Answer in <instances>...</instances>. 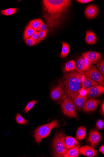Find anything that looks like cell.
<instances>
[{"label":"cell","mask_w":104,"mask_h":157,"mask_svg":"<svg viewBox=\"0 0 104 157\" xmlns=\"http://www.w3.org/2000/svg\"><path fill=\"white\" fill-rule=\"evenodd\" d=\"M99 12L97 6L94 5H91L87 7L84 11V13L87 18L91 19L96 17Z\"/></svg>","instance_id":"4fadbf2b"},{"label":"cell","mask_w":104,"mask_h":157,"mask_svg":"<svg viewBox=\"0 0 104 157\" xmlns=\"http://www.w3.org/2000/svg\"><path fill=\"white\" fill-rule=\"evenodd\" d=\"M86 132L85 127L83 126L80 127L77 130L76 138L78 140L84 139Z\"/></svg>","instance_id":"44dd1931"},{"label":"cell","mask_w":104,"mask_h":157,"mask_svg":"<svg viewBox=\"0 0 104 157\" xmlns=\"http://www.w3.org/2000/svg\"><path fill=\"white\" fill-rule=\"evenodd\" d=\"M17 11L16 8H10L7 9L2 10L1 13L2 15L5 16H9L15 13Z\"/></svg>","instance_id":"d4e9b609"},{"label":"cell","mask_w":104,"mask_h":157,"mask_svg":"<svg viewBox=\"0 0 104 157\" xmlns=\"http://www.w3.org/2000/svg\"><path fill=\"white\" fill-rule=\"evenodd\" d=\"M98 84V83L97 82L86 76L82 82V88L85 90L87 92L94 86Z\"/></svg>","instance_id":"e0dca14e"},{"label":"cell","mask_w":104,"mask_h":157,"mask_svg":"<svg viewBox=\"0 0 104 157\" xmlns=\"http://www.w3.org/2000/svg\"><path fill=\"white\" fill-rule=\"evenodd\" d=\"M85 40L88 44L94 45L97 41V37L95 34L91 31H87L86 32Z\"/></svg>","instance_id":"d6986e66"},{"label":"cell","mask_w":104,"mask_h":157,"mask_svg":"<svg viewBox=\"0 0 104 157\" xmlns=\"http://www.w3.org/2000/svg\"><path fill=\"white\" fill-rule=\"evenodd\" d=\"M99 151L102 153L103 155L104 154V146H102L99 149Z\"/></svg>","instance_id":"e575fe53"},{"label":"cell","mask_w":104,"mask_h":157,"mask_svg":"<svg viewBox=\"0 0 104 157\" xmlns=\"http://www.w3.org/2000/svg\"><path fill=\"white\" fill-rule=\"evenodd\" d=\"M38 102L36 100H34L29 102L25 108L24 111L26 113H28L30 110L32 109L36 104Z\"/></svg>","instance_id":"4316f807"},{"label":"cell","mask_w":104,"mask_h":157,"mask_svg":"<svg viewBox=\"0 0 104 157\" xmlns=\"http://www.w3.org/2000/svg\"><path fill=\"white\" fill-rule=\"evenodd\" d=\"M58 127V122L56 120H53L50 123L39 127L35 130L34 133L36 142L38 144H40L43 138L48 136L53 128H57Z\"/></svg>","instance_id":"3957f363"},{"label":"cell","mask_w":104,"mask_h":157,"mask_svg":"<svg viewBox=\"0 0 104 157\" xmlns=\"http://www.w3.org/2000/svg\"><path fill=\"white\" fill-rule=\"evenodd\" d=\"M101 138L100 133L98 131L93 130L89 135L87 141L90 143L93 147H96L99 143Z\"/></svg>","instance_id":"30bf717a"},{"label":"cell","mask_w":104,"mask_h":157,"mask_svg":"<svg viewBox=\"0 0 104 157\" xmlns=\"http://www.w3.org/2000/svg\"><path fill=\"white\" fill-rule=\"evenodd\" d=\"M77 1L81 4H86L91 2L93 1L92 0H78Z\"/></svg>","instance_id":"836d02e7"},{"label":"cell","mask_w":104,"mask_h":157,"mask_svg":"<svg viewBox=\"0 0 104 157\" xmlns=\"http://www.w3.org/2000/svg\"><path fill=\"white\" fill-rule=\"evenodd\" d=\"M42 21L40 19L33 20L30 22L28 26L31 27L36 31H39L40 27Z\"/></svg>","instance_id":"ffe728a7"},{"label":"cell","mask_w":104,"mask_h":157,"mask_svg":"<svg viewBox=\"0 0 104 157\" xmlns=\"http://www.w3.org/2000/svg\"><path fill=\"white\" fill-rule=\"evenodd\" d=\"M38 33V38L37 43L39 44L40 43L45 37L47 33L41 31H39Z\"/></svg>","instance_id":"f1b7e54d"},{"label":"cell","mask_w":104,"mask_h":157,"mask_svg":"<svg viewBox=\"0 0 104 157\" xmlns=\"http://www.w3.org/2000/svg\"><path fill=\"white\" fill-rule=\"evenodd\" d=\"M65 91L64 87L62 83H59L58 85L52 90L51 97L54 101H58L63 98L64 95Z\"/></svg>","instance_id":"9c48e42d"},{"label":"cell","mask_w":104,"mask_h":157,"mask_svg":"<svg viewBox=\"0 0 104 157\" xmlns=\"http://www.w3.org/2000/svg\"><path fill=\"white\" fill-rule=\"evenodd\" d=\"M61 43L63 44V47L60 56L62 58H64L68 56L70 48L68 44L67 43L64 42H62Z\"/></svg>","instance_id":"7402d4cb"},{"label":"cell","mask_w":104,"mask_h":157,"mask_svg":"<svg viewBox=\"0 0 104 157\" xmlns=\"http://www.w3.org/2000/svg\"><path fill=\"white\" fill-rule=\"evenodd\" d=\"M63 144L65 148L70 149L77 146L78 144V142L75 138L68 136L65 137Z\"/></svg>","instance_id":"9a60e30c"},{"label":"cell","mask_w":104,"mask_h":157,"mask_svg":"<svg viewBox=\"0 0 104 157\" xmlns=\"http://www.w3.org/2000/svg\"><path fill=\"white\" fill-rule=\"evenodd\" d=\"M72 1L43 0V18L51 27L60 26L66 19Z\"/></svg>","instance_id":"6da1fadb"},{"label":"cell","mask_w":104,"mask_h":157,"mask_svg":"<svg viewBox=\"0 0 104 157\" xmlns=\"http://www.w3.org/2000/svg\"><path fill=\"white\" fill-rule=\"evenodd\" d=\"M87 96H82L79 95L76 99L74 104L75 106L79 110L83 109L85 104L88 100Z\"/></svg>","instance_id":"2e32d148"},{"label":"cell","mask_w":104,"mask_h":157,"mask_svg":"<svg viewBox=\"0 0 104 157\" xmlns=\"http://www.w3.org/2000/svg\"><path fill=\"white\" fill-rule=\"evenodd\" d=\"M84 75L100 85H104L103 76L93 64L91 63L90 68L86 71Z\"/></svg>","instance_id":"8992f818"},{"label":"cell","mask_w":104,"mask_h":157,"mask_svg":"<svg viewBox=\"0 0 104 157\" xmlns=\"http://www.w3.org/2000/svg\"><path fill=\"white\" fill-rule=\"evenodd\" d=\"M91 63L81 57L76 63L75 70L78 72L84 75L86 71L90 68Z\"/></svg>","instance_id":"52a82bcc"},{"label":"cell","mask_w":104,"mask_h":157,"mask_svg":"<svg viewBox=\"0 0 104 157\" xmlns=\"http://www.w3.org/2000/svg\"><path fill=\"white\" fill-rule=\"evenodd\" d=\"M101 109L102 112V114L104 115V102L102 105L101 106Z\"/></svg>","instance_id":"d590c367"},{"label":"cell","mask_w":104,"mask_h":157,"mask_svg":"<svg viewBox=\"0 0 104 157\" xmlns=\"http://www.w3.org/2000/svg\"><path fill=\"white\" fill-rule=\"evenodd\" d=\"M76 68V62L74 60L70 61L65 64L64 72H69L75 70Z\"/></svg>","instance_id":"603a6c76"},{"label":"cell","mask_w":104,"mask_h":157,"mask_svg":"<svg viewBox=\"0 0 104 157\" xmlns=\"http://www.w3.org/2000/svg\"><path fill=\"white\" fill-rule=\"evenodd\" d=\"M104 92L103 86L97 85L92 87L87 91V96L90 97H96L100 96Z\"/></svg>","instance_id":"8fae6325"},{"label":"cell","mask_w":104,"mask_h":157,"mask_svg":"<svg viewBox=\"0 0 104 157\" xmlns=\"http://www.w3.org/2000/svg\"><path fill=\"white\" fill-rule=\"evenodd\" d=\"M64 134L59 133L55 137L53 142V156L55 157H64L67 150L64 147L63 140L65 137Z\"/></svg>","instance_id":"277c9868"},{"label":"cell","mask_w":104,"mask_h":157,"mask_svg":"<svg viewBox=\"0 0 104 157\" xmlns=\"http://www.w3.org/2000/svg\"><path fill=\"white\" fill-rule=\"evenodd\" d=\"M31 37L35 41L36 43H37V41L38 38V32L35 31V32L32 36Z\"/></svg>","instance_id":"d6a6232c"},{"label":"cell","mask_w":104,"mask_h":157,"mask_svg":"<svg viewBox=\"0 0 104 157\" xmlns=\"http://www.w3.org/2000/svg\"><path fill=\"white\" fill-rule=\"evenodd\" d=\"M63 98V101L61 105L64 113L68 117H77V116L75 105L71 100L67 97L65 91Z\"/></svg>","instance_id":"5b68a950"},{"label":"cell","mask_w":104,"mask_h":157,"mask_svg":"<svg viewBox=\"0 0 104 157\" xmlns=\"http://www.w3.org/2000/svg\"><path fill=\"white\" fill-rule=\"evenodd\" d=\"M86 76L76 70L65 74L63 77V85L67 97L74 104L79 95L82 82Z\"/></svg>","instance_id":"7a4b0ae2"},{"label":"cell","mask_w":104,"mask_h":157,"mask_svg":"<svg viewBox=\"0 0 104 157\" xmlns=\"http://www.w3.org/2000/svg\"><path fill=\"white\" fill-rule=\"evenodd\" d=\"M96 126L99 129H104V123L102 120H99L97 121L96 123Z\"/></svg>","instance_id":"4dcf8cb0"},{"label":"cell","mask_w":104,"mask_h":157,"mask_svg":"<svg viewBox=\"0 0 104 157\" xmlns=\"http://www.w3.org/2000/svg\"><path fill=\"white\" fill-rule=\"evenodd\" d=\"M80 152L81 155L89 157L95 156L98 153V152L95 149L88 146L81 147L80 148Z\"/></svg>","instance_id":"5bb4252c"},{"label":"cell","mask_w":104,"mask_h":157,"mask_svg":"<svg viewBox=\"0 0 104 157\" xmlns=\"http://www.w3.org/2000/svg\"><path fill=\"white\" fill-rule=\"evenodd\" d=\"M39 31L46 32L47 33L48 32V28L47 26L43 22V21L42 22L40 25Z\"/></svg>","instance_id":"1f68e13d"},{"label":"cell","mask_w":104,"mask_h":157,"mask_svg":"<svg viewBox=\"0 0 104 157\" xmlns=\"http://www.w3.org/2000/svg\"><path fill=\"white\" fill-rule=\"evenodd\" d=\"M35 31L31 27L28 26H26L24 33V40L31 37Z\"/></svg>","instance_id":"cb8c5ba5"},{"label":"cell","mask_w":104,"mask_h":157,"mask_svg":"<svg viewBox=\"0 0 104 157\" xmlns=\"http://www.w3.org/2000/svg\"><path fill=\"white\" fill-rule=\"evenodd\" d=\"M25 43L27 45L30 46H34L36 44L35 41L31 37L26 39Z\"/></svg>","instance_id":"f546056e"},{"label":"cell","mask_w":104,"mask_h":157,"mask_svg":"<svg viewBox=\"0 0 104 157\" xmlns=\"http://www.w3.org/2000/svg\"><path fill=\"white\" fill-rule=\"evenodd\" d=\"M16 122L19 124L21 125H25L27 124L28 121L27 120L24 119L20 115V113H18L16 117Z\"/></svg>","instance_id":"484cf974"},{"label":"cell","mask_w":104,"mask_h":157,"mask_svg":"<svg viewBox=\"0 0 104 157\" xmlns=\"http://www.w3.org/2000/svg\"><path fill=\"white\" fill-rule=\"evenodd\" d=\"M100 103L98 100L91 98L87 101L83 110L84 112H90L94 111Z\"/></svg>","instance_id":"7c38bea8"},{"label":"cell","mask_w":104,"mask_h":157,"mask_svg":"<svg viewBox=\"0 0 104 157\" xmlns=\"http://www.w3.org/2000/svg\"><path fill=\"white\" fill-rule=\"evenodd\" d=\"M97 67L100 71L101 73L104 76V60L102 59L100 60L98 63L97 64Z\"/></svg>","instance_id":"83f0119b"},{"label":"cell","mask_w":104,"mask_h":157,"mask_svg":"<svg viewBox=\"0 0 104 157\" xmlns=\"http://www.w3.org/2000/svg\"><path fill=\"white\" fill-rule=\"evenodd\" d=\"M80 144L71 148L68 149L66 154L64 155L65 157H78L80 153Z\"/></svg>","instance_id":"ac0fdd59"},{"label":"cell","mask_w":104,"mask_h":157,"mask_svg":"<svg viewBox=\"0 0 104 157\" xmlns=\"http://www.w3.org/2000/svg\"><path fill=\"white\" fill-rule=\"evenodd\" d=\"M82 57L89 62L93 64H96L101 58V56L99 53L97 52H87L83 53Z\"/></svg>","instance_id":"ba28073f"}]
</instances>
